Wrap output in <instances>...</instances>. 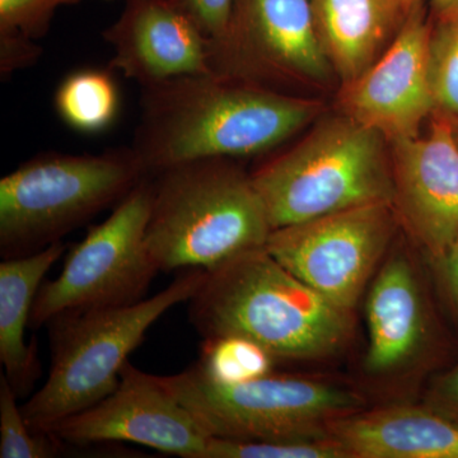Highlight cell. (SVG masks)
Segmentation results:
<instances>
[{
  "mask_svg": "<svg viewBox=\"0 0 458 458\" xmlns=\"http://www.w3.org/2000/svg\"><path fill=\"white\" fill-rule=\"evenodd\" d=\"M319 102L219 74L141 89L132 149L147 176L209 158L269 152L321 113Z\"/></svg>",
  "mask_w": 458,
  "mask_h": 458,
  "instance_id": "obj_1",
  "label": "cell"
},
{
  "mask_svg": "<svg viewBox=\"0 0 458 458\" xmlns=\"http://www.w3.org/2000/svg\"><path fill=\"white\" fill-rule=\"evenodd\" d=\"M47 434L60 443H137L183 458H204L212 434L158 377L126 361L113 394L90 408L65 418Z\"/></svg>",
  "mask_w": 458,
  "mask_h": 458,
  "instance_id": "obj_11",
  "label": "cell"
},
{
  "mask_svg": "<svg viewBox=\"0 0 458 458\" xmlns=\"http://www.w3.org/2000/svg\"><path fill=\"white\" fill-rule=\"evenodd\" d=\"M319 40L343 86L360 78L393 44L409 0H311Z\"/></svg>",
  "mask_w": 458,
  "mask_h": 458,
  "instance_id": "obj_17",
  "label": "cell"
},
{
  "mask_svg": "<svg viewBox=\"0 0 458 458\" xmlns=\"http://www.w3.org/2000/svg\"><path fill=\"white\" fill-rule=\"evenodd\" d=\"M399 227L393 204L364 205L273 229L265 249L295 278L352 312Z\"/></svg>",
  "mask_w": 458,
  "mask_h": 458,
  "instance_id": "obj_9",
  "label": "cell"
},
{
  "mask_svg": "<svg viewBox=\"0 0 458 458\" xmlns=\"http://www.w3.org/2000/svg\"><path fill=\"white\" fill-rule=\"evenodd\" d=\"M42 47L20 31H0V75L3 80L14 72L30 68L38 62Z\"/></svg>",
  "mask_w": 458,
  "mask_h": 458,
  "instance_id": "obj_26",
  "label": "cell"
},
{
  "mask_svg": "<svg viewBox=\"0 0 458 458\" xmlns=\"http://www.w3.org/2000/svg\"><path fill=\"white\" fill-rule=\"evenodd\" d=\"M81 0H0V31H20L32 40L49 33L56 11Z\"/></svg>",
  "mask_w": 458,
  "mask_h": 458,
  "instance_id": "obj_24",
  "label": "cell"
},
{
  "mask_svg": "<svg viewBox=\"0 0 458 458\" xmlns=\"http://www.w3.org/2000/svg\"><path fill=\"white\" fill-rule=\"evenodd\" d=\"M17 394L0 373V458H49L62 443L50 434L36 433L17 405Z\"/></svg>",
  "mask_w": 458,
  "mask_h": 458,
  "instance_id": "obj_22",
  "label": "cell"
},
{
  "mask_svg": "<svg viewBox=\"0 0 458 458\" xmlns=\"http://www.w3.org/2000/svg\"><path fill=\"white\" fill-rule=\"evenodd\" d=\"M328 434L349 458H458V424L423 403L358 410Z\"/></svg>",
  "mask_w": 458,
  "mask_h": 458,
  "instance_id": "obj_16",
  "label": "cell"
},
{
  "mask_svg": "<svg viewBox=\"0 0 458 458\" xmlns=\"http://www.w3.org/2000/svg\"><path fill=\"white\" fill-rule=\"evenodd\" d=\"M152 179L148 252L159 271H212L262 249L273 227L260 195L232 158L186 162Z\"/></svg>",
  "mask_w": 458,
  "mask_h": 458,
  "instance_id": "obj_3",
  "label": "cell"
},
{
  "mask_svg": "<svg viewBox=\"0 0 458 458\" xmlns=\"http://www.w3.org/2000/svg\"><path fill=\"white\" fill-rule=\"evenodd\" d=\"M65 243H53L22 258L0 264V360L14 394L25 397L41 376L38 343L26 344V327L42 279L65 252Z\"/></svg>",
  "mask_w": 458,
  "mask_h": 458,
  "instance_id": "obj_18",
  "label": "cell"
},
{
  "mask_svg": "<svg viewBox=\"0 0 458 458\" xmlns=\"http://www.w3.org/2000/svg\"><path fill=\"white\" fill-rule=\"evenodd\" d=\"M205 276V270L188 269L164 291L140 302L65 312L50 319L49 377L21 406L32 430L47 434L59 421L113 394L123 364L149 327L172 307L189 302Z\"/></svg>",
  "mask_w": 458,
  "mask_h": 458,
  "instance_id": "obj_4",
  "label": "cell"
},
{
  "mask_svg": "<svg viewBox=\"0 0 458 458\" xmlns=\"http://www.w3.org/2000/svg\"><path fill=\"white\" fill-rule=\"evenodd\" d=\"M213 74L325 82L333 74L316 27L311 0H236L228 31L209 42Z\"/></svg>",
  "mask_w": 458,
  "mask_h": 458,
  "instance_id": "obj_10",
  "label": "cell"
},
{
  "mask_svg": "<svg viewBox=\"0 0 458 458\" xmlns=\"http://www.w3.org/2000/svg\"><path fill=\"white\" fill-rule=\"evenodd\" d=\"M415 2L417 0H409L410 4H414ZM427 2L432 5L438 20L458 14V0H427Z\"/></svg>",
  "mask_w": 458,
  "mask_h": 458,
  "instance_id": "obj_29",
  "label": "cell"
},
{
  "mask_svg": "<svg viewBox=\"0 0 458 458\" xmlns=\"http://www.w3.org/2000/svg\"><path fill=\"white\" fill-rule=\"evenodd\" d=\"M189 318L204 339L245 337L276 360L330 357L352 331V311L295 278L265 247L207 271Z\"/></svg>",
  "mask_w": 458,
  "mask_h": 458,
  "instance_id": "obj_2",
  "label": "cell"
},
{
  "mask_svg": "<svg viewBox=\"0 0 458 458\" xmlns=\"http://www.w3.org/2000/svg\"><path fill=\"white\" fill-rule=\"evenodd\" d=\"M434 114L458 119V14L438 20L429 40Z\"/></svg>",
  "mask_w": 458,
  "mask_h": 458,
  "instance_id": "obj_21",
  "label": "cell"
},
{
  "mask_svg": "<svg viewBox=\"0 0 458 458\" xmlns=\"http://www.w3.org/2000/svg\"><path fill=\"white\" fill-rule=\"evenodd\" d=\"M102 36L113 49L111 71L122 72L140 89L212 74L209 40L176 0H126Z\"/></svg>",
  "mask_w": 458,
  "mask_h": 458,
  "instance_id": "obj_14",
  "label": "cell"
},
{
  "mask_svg": "<svg viewBox=\"0 0 458 458\" xmlns=\"http://www.w3.org/2000/svg\"><path fill=\"white\" fill-rule=\"evenodd\" d=\"M424 2L412 4L393 44L340 92L343 114L375 129L388 143L419 137L434 114L428 65L433 26Z\"/></svg>",
  "mask_w": 458,
  "mask_h": 458,
  "instance_id": "obj_12",
  "label": "cell"
},
{
  "mask_svg": "<svg viewBox=\"0 0 458 458\" xmlns=\"http://www.w3.org/2000/svg\"><path fill=\"white\" fill-rule=\"evenodd\" d=\"M105 2H110V0H105Z\"/></svg>",
  "mask_w": 458,
  "mask_h": 458,
  "instance_id": "obj_31",
  "label": "cell"
},
{
  "mask_svg": "<svg viewBox=\"0 0 458 458\" xmlns=\"http://www.w3.org/2000/svg\"><path fill=\"white\" fill-rule=\"evenodd\" d=\"M369 349L364 369L391 377L409 369L426 352L430 313L414 264L403 252L391 254L377 271L366 301Z\"/></svg>",
  "mask_w": 458,
  "mask_h": 458,
  "instance_id": "obj_15",
  "label": "cell"
},
{
  "mask_svg": "<svg viewBox=\"0 0 458 458\" xmlns=\"http://www.w3.org/2000/svg\"><path fill=\"white\" fill-rule=\"evenodd\" d=\"M390 149L397 221L436 260L458 242V144L450 122L433 114L424 137L393 141Z\"/></svg>",
  "mask_w": 458,
  "mask_h": 458,
  "instance_id": "obj_13",
  "label": "cell"
},
{
  "mask_svg": "<svg viewBox=\"0 0 458 458\" xmlns=\"http://www.w3.org/2000/svg\"><path fill=\"white\" fill-rule=\"evenodd\" d=\"M447 119V117H445ZM450 122L452 132H454V140L458 144V119H447Z\"/></svg>",
  "mask_w": 458,
  "mask_h": 458,
  "instance_id": "obj_30",
  "label": "cell"
},
{
  "mask_svg": "<svg viewBox=\"0 0 458 458\" xmlns=\"http://www.w3.org/2000/svg\"><path fill=\"white\" fill-rule=\"evenodd\" d=\"M147 174L131 147L98 155L47 152L0 180V254L22 258L59 242L110 207Z\"/></svg>",
  "mask_w": 458,
  "mask_h": 458,
  "instance_id": "obj_6",
  "label": "cell"
},
{
  "mask_svg": "<svg viewBox=\"0 0 458 458\" xmlns=\"http://www.w3.org/2000/svg\"><path fill=\"white\" fill-rule=\"evenodd\" d=\"M433 262L445 298L458 319V242Z\"/></svg>",
  "mask_w": 458,
  "mask_h": 458,
  "instance_id": "obj_28",
  "label": "cell"
},
{
  "mask_svg": "<svg viewBox=\"0 0 458 458\" xmlns=\"http://www.w3.org/2000/svg\"><path fill=\"white\" fill-rule=\"evenodd\" d=\"M273 357L260 345L241 336L205 339L197 369L210 381L238 384L273 372Z\"/></svg>",
  "mask_w": 458,
  "mask_h": 458,
  "instance_id": "obj_20",
  "label": "cell"
},
{
  "mask_svg": "<svg viewBox=\"0 0 458 458\" xmlns=\"http://www.w3.org/2000/svg\"><path fill=\"white\" fill-rule=\"evenodd\" d=\"M204 458H349L331 437L295 441H240L212 437Z\"/></svg>",
  "mask_w": 458,
  "mask_h": 458,
  "instance_id": "obj_23",
  "label": "cell"
},
{
  "mask_svg": "<svg viewBox=\"0 0 458 458\" xmlns=\"http://www.w3.org/2000/svg\"><path fill=\"white\" fill-rule=\"evenodd\" d=\"M273 229L394 201L390 143L342 114L251 174Z\"/></svg>",
  "mask_w": 458,
  "mask_h": 458,
  "instance_id": "obj_5",
  "label": "cell"
},
{
  "mask_svg": "<svg viewBox=\"0 0 458 458\" xmlns=\"http://www.w3.org/2000/svg\"><path fill=\"white\" fill-rule=\"evenodd\" d=\"M157 377L213 437L240 441L327 438L333 421L366 405L352 388L311 377L271 372L218 384L195 364L177 375Z\"/></svg>",
  "mask_w": 458,
  "mask_h": 458,
  "instance_id": "obj_7",
  "label": "cell"
},
{
  "mask_svg": "<svg viewBox=\"0 0 458 458\" xmlns=\"http://www.w3.org/2000/svg\"><path fill=\"white\" fill-rule=\"evenodd\" d=\"M152 199L148 176L114 207L106 221L89 228L69 251L60 276L38 289L30 318L32 330L62 313L131 306L144 300L159 273L146 243Z\"/></svg>",
  "mask_w": 458,
  "mask_h": 458,
  "instance_id": "obj_8",
  "label": "cell"
},
{
  "mask_svg": "<svg viewBox=\"0 0 458 458\" xmlns=\"http://www.w3.org/2000/svg\"><path fill=\"white\" fill-rule=\"evenodd\" d=\"M57 114L75 131L98 132L114 123L119 90L110 72L83 69L59 84L54 99Z\"/></svg>",
  "mask_w": 458,
  "mask_h": 458,
  "instance_id": "obj_19",
  "label": "cell"
},
{
  "mask_svg": "<svg viewBox=\"0 0 458 458\" xmlns=\"http://www.w3.org/2000/svg\"><path fill=\"white\" fill-rule=\"evenodd\" d=\"M423 405L458 424V363L434 377L424 394Z\"/></svg>",
  "mask_w": 458,
  "mask_h": 458,
  "instance_id": "obj_27",
  "label": "cell"
},
{
  "mask_svg": "<svg viewBox=\"0 0 458 458\" xmlns=\"http://www.w3.org/2000/svg\"><path fill=\"white\" fill-rule=\"evenodd\" d=\"M197 23L205 38L221 41L228 31L236 0H176Z\"/></svg>",
  "mask_w": 458,
  "mask_h": 458,
  "instance_id": "obj_25",
  "label": "cell"
}]
</instances>
